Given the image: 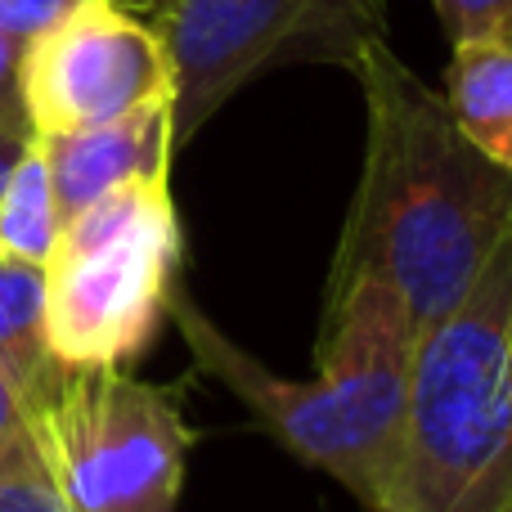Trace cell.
Returning a JSON list of instances; mask_svg holds the SVG:
<instances>
[{
  "label": "cell",
  "mask_w": 512,
  "mask_h": 512,
  "mask_svg": "<svg viewBox=\"0 0 512 512\" xmlns=\"http://www.w3.org/2000/svg\"><path fill=\"white\" fill-rule=\"evenodd\" d=\"M351 77L364 90V162L328 283H382L423 337L512 239V180L387 41L369 45Z\"/></svg>",
  "instance_id": "1"
},
{
  "label": "cell",
  "mask_w": 512,
  "mask_h": 512,
  "mask_svg": "<svg viewBox=\"0 0 512 512\" xmlns=\"http://www.w3.org/2000/svg\"><path fill=\"white\" fill-rule=\"evenodd\" d=\"M167 315L198 373L221 382L279 450L346 486L364 512L378 508L405 423L418 346L405 306L382 283H328L315 378H283L265 369L180 288L171 292Z\"/></svg>",
  "instance_id": "2"
},
{
  "label": "cell",
  "mask_w": 512,
  "mask_h": 512,
  "mask_svg": "<svg viewBox=\"0 0 512 512\" xmlns=\"http://www.w3.org/2000/svg\"><path fill=\"white\" fill-rule=\"evenodd\" d=\"M512 508V239L414 346L396 459L373 512Z\"/></svg>",
  "instance_id": "3"
},
{
  "label": "cell",
  "mask_w": 512,
  "mask_h": 512,
  "mask_svg": "<svg viewBox=\"0 0 512 512\" xmlns=\"http://www.w3.org/2000/svg\"><path fill=\"white\" fill-rule=\"evenodd\" d=\"M180 270L171 176L131 180L63 221L45 279V346L68 373L126 369L158 337Z\"/></svg>",
  "instance_id": "4"
},
{
  "label": "cell",
  "mask_w": 512,
  "mask_h": 512,
  "mask_svg": "<svg viewBox=\"0 0 512 512\" xmlns=\"http://www.w3.org/2000/svg\"><path fill=\"white\" fill-rule=\"evenodd\" d=\"M149 18L171 63V140L185 149L248 81L297 63L355 72L387 41L382 0H126Z\"/></svg>",
  "instance_id": "5"
},
{
  "label": "cell",
  "mask_w": 512,
  "mask_h": 512,
  "mask_svg": "<svg viewBox=\"0 0 512 512\" xmlns=\"http://www.w3.org/2000/svg\"><path fill=\"white\" fill-rule=\"evenodd\" d=\"M27 418L72 512H180L194 427L176 387L126 369H63Z\"/></svg>",
  "instance_id": "6"
},
{
  "label": "cell",
  "mask_w": 512,
  "mask_h": 512,
  "mask_svg": "<svg viewBox=\"0 0 512 512\" xmlns=\"http://www.w3.org/2000/svg\"><path fill=\"white\" fill-rule=\"evenodd\" d=\"M18 90L32 140L95 131L171 104V63L149 18L122 0H77L23 45Z\"/></svg>",
  "instance_id": "7"
},
{
  "label": "cell",
  "mask_w": 512,
  "mask_h": 512,
  "mask_svg": "<svg viewBox=\"0 0 512 512\" xmlns=\"http://www.w3.org/2000/svg\"><path fill=\"white\" fill-rule=\"evenodd\" d=\"M41 158L50 171V189L59 203V221H72L81 207L131 180L171 176L176 140H171V104H153L122 122L95 126V131L45 135Z\"/></svg>",
  "instance_id": "8"
},
{
  "label": "cell",
  "mask_w": 512,
  "mask_h": 512,
  "mask_svg": "<svg viewBox=\"0 0 512 512\" xmlns=\"http://www.w3.org/2000/svg\"><path fill=\"white\" fill-rule=\"evenodd\" d=\"M441 95L472 149L512 180V45L454 41Z\"/></svg>",
  "instance_id": "9"
},
{
  "label": "cell",
  "mask_w": 512,
  "mask_h": 512,
  "mask_svg": "<svg viewBox=\"0 0 512 512\" xmlns=\"http://www.w3.org/2000/svg\"><path fill=\"white\" fill-rule=\"evenodd\" d=\"M0 373L27 400V414L63 373L45 346V279L36 265L0 261Z\"/></svg>",
  "instance_id": "10"
},
{
  "label": "cell",
  "mask_w": 512,
  "mask_h": 512,
  "mask_svg": "<svg viewBox=\"0 0 512 512\" xmlns=\"http://www.w3.org/2000/svg\"><path fill=\"white\" fill-rule=\"evenodd\" d=\"M59 203L50 189V171H45L41 144H27L18 158L14 176L0 189V261L36 265L41 270L50 261L54 243H59Z\"/></svg>",
  "instance_id": "11"
},
{
  "label": "cell",
  "mask_w": 512,
  "mask_h": 512,
  "mask_svg": "<svg viewBox=\"0 0 512 512\" xmlns=\"http://www.w3.org/2000/svg\"><path fill=\"white\" fill-rule=\"evenodd\" d=\"M0 512H72L68 499L54 490L32 436L0 454Z\"/></svg>",
  "instance_id": "12"
},
{
  "label": "cell",
  "mask_w": 512,
  "mask_h": 512,
  "mask_svg": "<svg viewBox=\"0 0 512 512\" xmlns=\"http://www.w3.org/2000/svg\"><path fill=\"white\" fill-rule=\"evenodd\" d=\"M445 36L454 41L512 45V0H432Z\"/></svg>",
  "instance_id": "13"
},
{
  "label": "cell",
  "mask_w": 512,
  "mask_h": 512,
  "mask_svg": "<svg viewBox=\"0 0 512 512\" xmlns=\"http://www.w3.org/2000/svg\"><path fill=\"white\" fill-rule=\"evenodd\" d=\"M77 0H0V32L9 41L27 45L32 36H41L54 18H63Z\"/></svg>",
  "instance_id": "14"
},
{
  "label": "cell",
  "mask_w": 512,
  "mask_h": 512,
  "mask_svg": "<svg viewBox=\"0 0 512 512\" xmlns=\"http://www.w3.org/2000/svg\"><path fill=\"white\" fill-rule=\"evenodd\" d=\"M18 59H23V45L0 32V126L18 135H32L23 113V90H18Z\"/></svg>",
  "instance_id": "15"
},
{
  "label": "cell",
  "mask_w": 512,
  "mask_h": 512,
  "mask_svg": "<svg viewBox=\"0 0 512 512\" xmlns=\"http://www.w3.org/2000/svg\"><path fill=\"white\" fill-rule=\"evenodd\" d=\"M32 436V418H27V400L18 396V387L0 373V454H9L18 441Z\"/></svg>",
  "instance_id": "16"
},
{
  "label": "cell",
  "mask_w": 512,
  "mask_h": 512,
  "mask_svg": "<svg viewBox=\"0 0 512 512\" xmlns=\"http://www.w3.org/2000/svg\"><path fill=\"white\" fill-rule=\"evenodd\" d=\"M27 144H32V135H18V131H5V126H0V189H5V180L14 176V167L27 153Z\"/></svg>",
  "instance_id": "17"
},
{
  "label": "cell",
  "mask_w": 512,
  "mask_h": 512,
  "mask_svg": "<svg viewBox=\"0 0 512 512\" xmlns=\"http://www.w3.org/2000/svg\"><path fill=\"white\" fill-rule=\"evenodd\" d=\"M122 5H126V0H122Z\"/></svg>",
  "instance_id": "18"
},
{
  "label": "cell",
  "mask_w": 512,
  "mask_h": 512,
  "mask_svg": "<svg viewBox=\"0 0 512 512\" xmlns=\"http://www.w3.org/2000/svg\"><path fill=\"white\" fill-rule=\"evenodd\" d=\"M508 512H512V508H508Z\"/></svg>",
  "instance_id": "19"
}]
</instances>
